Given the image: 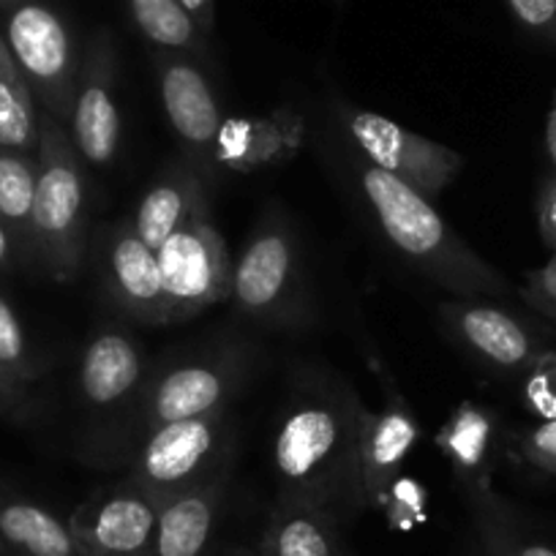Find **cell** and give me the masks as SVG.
Segmentation results:
<instances>
[{
	"label": "cell",
	"mask_w": 556,
	"mask_h": 556,
	"mask_svg": "<svg viewBox=\"0 0 556 556\" xmlns=\"http://www.w3.org/2000/svg\"><path fill=\"white\" fill-rule=\"evenodd\" d=\"M243 317L273 328L308 323V292L295 229L281 211H267L232 270V295Z\"/></svg>",
	"instance_id": "obj_6"
},
{
	"label": "cell",
	"mask_w": 556,
	"mask_h": 556,
	"mask_svg": "<svg viewBox=\"0 0 556 556\" xmlns=\"http://www.w3.org/2000/svg\"><path fill=\"white\" fill-rule=\"evenodd\" d=\"M475 507V527H478V554L475 556H556V548L545 543L521 538L510 523V516L494 491L469 496Z\"/></svg>",
	"instance_id": "obj_26"
},
{
	"label": "cell",
	"mask_w": 556,
	"mask_h": 556,
	"mask_svg": "<svg viewBox=\"0 0 556 556\" xmlns=\"http://www.w3.org/2000/svg\"><path fill=\"white\" fill-rule=\"evenodd\" d=\"M518 20L532 30H548L556 25V0H507Z\"/></svg>",
	"instance_id": "obj_32"
},
{
	"label": "cell",
	"mask_w": 556,
	"mask_h": 556,
	"mask_svg": "<svg viewBox=\"0 0 556 556\" xmlns=\"http://www.w3.org/2000/svg\"><path fill=\"white\" fill-rule=\"evenodd\" d=\"M417 437H420V426L412 415V406L395 390H390L388 401L379 409L363 406L357 417L355 447L361 510L377 507L388 500Z\"/></svg>",
	"instance_id": "obj_14"
},
{
	"label": "cell",
	"mask_w": 556,
	"mask_h": 556,
	"mask_svg": "<svg viewBox=\"0 0 556 556\" xmlns=\"http://www.w3.org/2000/svg\"><path fill=\"white\" fill-rule=\"evenodd\" d=\"M516 456L540 472L556 475V420H543L516 437Z\"/></svg>",
	"instance_id": "obj_29"
},
{
	"label": "cell",
	"mask_w": 556,
	"mask_h": 556,
	"mask_svg": "<svg viewBox=\"0 0 556 556\" xmlns=\"http://www.w3.org/2000/svg\"><path fill=\"white\" fill-rule=\"evenodd\" d=\"M134 25L156 50L205 58V36L180 0H128Z\"/></svg>",
	"instance_id": "obj_25"
},
{
	"label": "cell",
	"mask_w": 556,
	"mask_h": 556,
	"mask_svg": "<svg viewBox=\"0 0 556 556\" xmlns=\"http://www.w3.org/2000/svg\"><path fill=\"white\" fill-rule=\"evenodd\" d=\"M341 516L317 502L276 496L262 532L260 556H344Z\"/></svg>",
	"instance_id": "obj_20"
},
{
	"label": "cell",
	"mask_w": 556,
	"mask_h": 556,
	"mask_svg": "<svg viewBox=\"0 0 556 556\" xmlns=\"http://www.w3.org/2000/svg\"><path fill=\"white\" fill-rule=\"evenodd\" d=\"M545 142H548L551 159L556 162V99H554V110L548 115V128H545Z\"/></svg>",
	"instance_id": "obj_36"
},
{
	"label": "cell",
	"mask_w": 556,
	"mask_h": 556,
	"mask_svg": "<svg viewBox=\"0 0 556 556\" xmlns=\"http://www.w3.org/2000/svg\"><path fill=\"white\" fill-rule=\"evenodd\" d=\"M39 180L34 202V260L58 285H72L88 238V180L66 123L39 110Z\"/></svg>",
	"instance_id": "obj_4"
},
{
	"label": "cell",
	"mask_w": 556,
	"mask_h": 556,
	"mask_svg": "<svg viewBox=\"0 0 556 556\" xmlns=\"http://www.w3.org/2000/svg\"><path fill=\"white\" fill-rule=\"evenodd\" d=\"M235 445L238 434L229 409L189 417L153 431L123 464V478L164 505L232 469Z\"/></svg>",
	"instance_id": "obj_5"
},
{
	"label": "cell",
	"mask_w": 556,
	"mask_h": 556,
	"mask_svg": "<svg viewBox=\"0 0 556 556\" xmlns=\"http://www.w3.org/2000/svg\"><path fill=\"white\" fill-rule=\"evenodd\" d=\"M0 556H14L12 548H9L7 540H3V538H0Z\"/></svg>",
	"instance_id": "obj_39"
},
{
	"label": "cell",
	"mask_w": 556,
	"mask_h": 556,
	"mask_svg": "<svg viewBox=\"0 0 556 556\" xmlns=\"http://www.w3.org/2000/svg\"><path fill=\"white\" fill-rule=\"evenodd\" d=\"M20 265L17 249H14V240L9 235L7 224L0 222V273H9Z\"/></svg>",
	"instance_id": "obj_35"
},
{
	"label": "cell",
	"mask_w": 556,
	"mask_h": 556,
	"mask_svg": "<svg viewBox=\"0 0 556 556\" xmlns=\"http://www.w3.org/2000/svg\"><path fill=\"white\" fill-rule=\"evenodd\" d=\"M303 146V117L295 110L260 117H227L216 137L218 169L256 173L295 156Z\"/></svg>",
	"instance_id": "obj_16"
},
{
	"label": "cell",
	"mask_w": 556,
	"mask_h": 556,
	"mask_svg": "<svg viewBox=\"0 0 556 556\" xmlns=\"http://www.w3.org/2000/svg\"><path fill=\"white\" fill-rule=\"evenodd\" d=\"M523 404L540 420H556V352H540L523 382Z\"/></svg>",
	"instance_id": "obj_28"
},
{
	"label": "cell",
	"mask_w": 556,
	"mask_h": 556,
	"mask_svg": "<svg viewBox=\"0 0 556 556\" xmlns=\"http://www.w3.org/2000/svg\"><path fill=\"white\" fill-rule=\"evenodd\" d=\"M3 39L34 93L36 106L68 126L79 63L66 23L52 9L30 0L12 9Z\"/></svg>",
	"instance_id": "obj_8"
},
{
	"label": "cell",
	"mask_w": 556,
	"mask_h": 556,
	"mask_svg": "<svg viewBox=\"0 0 556 556\" xmlns=\"http://www.w3.org/2000/svg\"><path fill=\"white\" fill-rule=\"evenodd\" d=\"M346 131L368 164L384 169L429 200L440 197L464 169L462 153L377 112L346 110Z\"/></svg>",
	"instance_id": "obj_9"
},
{
	"label": "cell",
	"mask_w": 556,
	"mask_h": 556,
	"mask_svg": "<svg viewBox=\"0 0 556 556\" xmlns=\"http://www.w3.org/2000/svg\"><path fill=\"white\" fill-rule=\"evenodd\" d=\"M437 447L451 462L467 496L491 491V467L496 453V417L475 401H464L453 409L437 434Z\"/></svg>",
	"instance_id": "obj_21"
},
{
	"label": "cell",
	"mask_w": 556,
	"mask_h": 556,
	"mask_svg": "<svg viewBox=\"0 0 556 556\" xmlns=\"http://www.w3.org/2000/svg\"><path fill=\"white\" fill-rule=\"evenodd\" d=\"M232 469L164 502L159 529L146 556H216V534Z\"/></svg>",
	"instance_id": "obj_15"
},
{
	"label": "cell",
	"mask_w": 556,
	"mask_h": 556,
	"mask_svg": "<svg viewBox=\"0 0 556 556\" xmlns=\"http://www.w3.org/2000/svg\"><path fill=\"white\" fill-rule=\"evenodd\" d=\"M39 148V106L34 93L0 36V151L36 156Z\"/></svg>",
	"instance_id": "obj_24"
},
{
	"label": "cell",
	"mask_w": 556,
	"mask_h": 556,
	"mask_svg": "<svg viewBox=\"0 0 556 556\" xmlns=\"http://www.w3.org/2000/svg\"><path fill=\"white\" fill-rule=\"evenodd\" d=\"M0 538L14 556H83L68 521L0 480Z\"/></svg>",
	"instance_id": "obj_22"
},
{
	"label": "cell",
	"mask_w": 556,
	"mask_h": 556,
	"mask_svg": "<svg viewBox=\"0 0 556 556\" xmlns=\"http://www.w3.org/2000/svg\"><path fill=\"white\" fill-rule=\"evenodd\" d=\"M41 415V401L30 388L14 382L3 368H0V417L12 424H30Z\"/></svg>",
	"instance_id": "obj_30"
},
{
	"label": "cell",
	"mask_w": 556,
	"mask_h": 556,
	"mask_svg": "<svg viewBox=\"0 0 556 556\" xmlns=\"http://www.w3.org/2000/svg\"><path fill=\"white\" fill-rule=\"evenodd\" d=\"M529 281L523 287V295L532 306H538L545 317L556 323V251L540 270L529 273Z\"/></svg>",
	"instance_id": "obj_31"
},
{
	"label": "cell",
	"mask_w": 556,
	"mask_h": 556,
	"mask_svg": "<svg viewBox=\"0 0 556 556\" xmlns=\"http://www.w3.org/2000/svg\"><path fill=\"white\" fill-rule=\"evenodd\" d=\"M159 505L131 480L96 489L66 518L83 556H146L159 529Z\"/></svg>",
	"instance_id": "obj_10"
},
{
	"label": "cell",
	"mask_w": 556,
	"mask_h": 556,
	"mask_svg": "<svg viewBox=\"0 0 556 556\" xmlns=\"http://www.w3.org/2000/svg\"><path fill=\"white\" fill-rule=\"evenodd\" d=\"M538 222H540V235H543L545 245H548L551 251H556V178L548 180L543 194H540Z\"/></svg>",
	"instance_id": "obj_33"
},
{
	"label": "cell",
	"mask_w": 556,
	"mask_h": 556,
	"mask_svg": "<svg viewBox=\"0 0 556 556\" xmlns=\"http://www.w3.org/2000/svg\"><path fill=\"white\" fill-rule=\"evenodd\" d=\"M156 72L164 112L184 148V159L211 189L218 178L216 137L224 123L211 83L194 58L178 55V52L159 50Z\"/></svg>",
	"instance_id": "obj_11"
},
{
	"label": "cell",
	"mask_w": 556,
	"mask_h": 556,
	"mask_svg": "<svg viewBox=\"0 0 556 556\" xmlns=\"http://www.w3.org/2000/svg\"><path fill=\"white\" fill-rule=\"evenodd\" d=\"M357 180L388 243L424 276L458 298L505 290L500 273L458 238L429 197L368 162L357 169Z\"/></svg>",
	"instance_id": "obj_3"
},
{
	"label": "cell",
	"mask_w": 556,
	"mask_h": 556,
	"mask_svg": "<svg viewBox=\"0 0 556 556\" xmlns=\"http://www.w3.org/2000/svg\"><path fill=\"white\" fill-rule=\"evenodd\" d=\"M23 3H30V0H0V9H14L23 7Z\"/></svg>",
	"instance_id": "obj_38"
},
{
	"label": "cell",
	"mask_w": 556,
	"mask_h": 556,
	"mask_svg": "<svg viewBox=\"0 0 556 556\" xmlns=\"http://www.w3.org/2000/svg\"><path fill=\"white\" fill-rule=\"evenodd\" d=\"M224 556H260V551H251V548H243V545H238V548L224 551Z\"/></svg>",
	"instance_id": "obj_37"
},
{
	"label": "cell",
	"mask_w": 556,
	"mask_h": 556,
	"mask_svg": "<svg viewBox=\"0 0 556 556\" xmlns=\"http://www.w3.org/2000/svg\"><path fill=\"white\" fill-rule=\"evenodd\" d=\"M146 382L139 344L117 328L96 330L79 361V393L93 409L117 412Z\"/></svg>",
	"instance_id": "obj_18"
},
{
	"label": "cell",
	"mask_w": 556,
	"mask_h": 556,
	"mask_svg": "<svg viewBox=\"0 0 556 556\" xmlns=\"http://www.w3.org/2000/svg\"><path fill=\"white\" fill-rule=\"evenodd\" d=\"M437 312L445 328H451L464 346H469L480 361L491 366L523 368L540 357L527 328L502 308L485 303L445 301Z\"/></svg>",
	"instance_id": "obj_17"
},
{
	"label": "cell",
	"mask_w": 556,
	"mask_h": 556,
	"mask_svg": "<svg viewBox=\"0 0 556 556\" xmlns=\"http://www.w3.org/2000/svg\"><path fill=\"white\" fill-rule=\"evenodd\" d=\"M0 368L17 384L34 390V384L50 371L45 361L34 352L28 336H25L23 319L14 312L12 301L0 295Z\"/></svg>",
	"instance_id": "obj_27"
},
{
	"label": "cell",
	"mask_w": 556,
	"mask_h": 556,
	"mask_svg": "<svg viewBox=\"0 0 556 556\" xmlns=\"http://www.w3.org/2000/svg\"><path fill=\"white\" fill-rule=\"evenodd\" d=\"M361 399L346 382L306 371L278 417L273 469L278 496L317 502L339 516L357 502V417Z\"/></svg>",
	"instance_id": "obj_1"
},
{
	"label": "cell",
	"mask_w": 556,
	"mask_h": 556,
	"mask_svg": "<svg viewBox=\"0 0 556 556\" xmlns=\"http://www.w3.org/2000/svg\"><path fill=\"white\" fill-rule=\"evenodd\" d=\"M254 368V346L243 336H224L167 368L146 377L137 393L104 424L88 431L83 458L90 467L117 469L148 437L167 424L232 406Z\"/></svg>",
	"instance_id": "obj_2"
},
{
	"label": "cell",
	"mask_w": 556,
	"mask_h": 556,
	"mask_svg": "<svg viewBox=\"0 0 556 556\" xmlns=\"http://www.w3.org/2000/svg\"><path fill=\"white\" fill-rule=\"evenodd\" d=\"M99 278L112 306L146 325H167L159 254L139 238L131 218L106 227L96 245Z\"/></svg>",
	"instance_id": "obj_12"
},
{
	"label": "cell",
	"mask_w": 556,
	"mask_h": 556,
	"mask_svg": "<svg viewBox=\"0 0 556 556\" xmlns=\"http://www.w3.org/2000/svg\"><path fill=\"white\" fill-rule=\"evenodd\" d=\"M180 3H184V9L191 14L197 28L207 39L213 34V28H216V0H180Z\"/></svg>",
	"instance_id": "obj_34"
},
{
	"label": "cell",
	"mask_w": 556,
	"mask_h": 556,
	"mask_svg": "<svg viewBox=\"0 0 556 556\" xmlns=\"http://www.w3.org/2000/svg\"><path fill=\"white\" fill-rule=\"evenodd\" d=\"M117 55L106 30L90 39L79 63L68 134L79 156L93 167H110L121 151V112L115 101Z\"/></svg>",
	"instance_id": "obj_13"
},
{
	"label": "cell",
	"mask_w": 556,
	"mask_h": 556,
	"mask_svg": "<svg viewBox=\"0 0 556 556\" xmlns=\"http://www.w3.org/2000/svg\"><path fill=\"white\" fill-rule=\"evenodd\" d=\"M39 164L30 153L0 151V222L7 224L20 265H34V202Z\"/></svg>",
	"instance_id": "obj_23"
},
{
	"label": "cell",
	"mask_w": 556,
	"mask_h": 556,
	"mask_svg": "<svg viewBox=\"0 0 556 556\" xmlns=\"http://www.w3.org/2000/svg\"><path fill=\"white\" fill-rule=\"evenodd\" d=\"M156 254L167 301V325L189 323L232 295V256L211 213L191 218Z\"/></svg>",
	"instance_id": "obj_7"
},
{
	"label": "cell",
	"mask_w": 556,
	"mask_h": 556,
	"mask_svg": "<svg viewBox=\"0 0 556 556\" xmlns=\"http://www.w3.org/2000/svg\"><path fill=\"white\" fill-rule=\"evenodd\" d=\"M207 184L197 175V169L184 156L169 164L156 184L139 200L131 224L137 235L151 245L162 249L180 227L200 213H211V194Z\"/></svg>",
	"instance_id": "obj_19"
}]
</instances>
